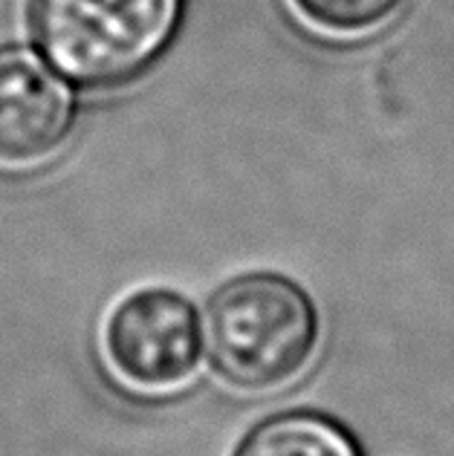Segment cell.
<instances>
[{
  "label": "cell",
  "mask_w": 454,
  "mask_h": 456,
  "mask_svg": "<svg viewBox=\"0 0 454 456\" xmlns=\"http://www.w3.org/2000/svg\"><path fill=\"white\" fill-rule=\"evenodd\" d=\"M206 346L214 370L237 390L267 393L313 362L318 315L313 301L281 274H244L211 297Z\"/></svg>",
  "instance_id": "obj_1"
},
{
  "label": "cell",
  "mask_w": 454,
  "mask_h": 456,
  "mask_svg": "<svg viewBox=\"0 0 454 456\" xmlns=\"http://www.w3.org/2000/svg\"><path fill=\"white\" fill-rule=\"evenodd\" d=\"M183 0H32L29 23L44 58L81 87L134 81L169 50Z\"/></svg>",
  "instance_id": "obj_2"
},
{
  "label": "cell",
  "mask_w": 454,
  "mask_h": 456,
  "mask_svg": "<svg viewBox=\"0 0 454 456\" xmlns=\"http://www.w3.org/2000/svg\"><path fill=\"white\" fill-rule=\"evenodd\" d=\"M102 346L107 367L125 387L165 395L197 376L206 335L197 309L183 295L139 289L107 315Z\"/></svg>",
  "instance_id": "obj_3"
},
{
  "label": "cell",
  "mask_w": 454,
  "mask_h": 456,
  "mask_svg": "<svg viewBox=\"0 0 454 456\" xmlns=\"http://www.w3.org/2000/svg\"><path fill=\"white\" fill-rule=\"evenodd\" d=\"M76 122L67 78L27 46H0V165H38Z\"/></svg>",
  "instance_id": "obj_4"
},
{
  "label": "cell",
  "mask_w": 454,
  "mask_h": 456,
  "mask_svg": "<svg viewBox=\"0 0 454 456\" xmlns=\"http://www.w3.org/2000/svg\"><path fill=\"white\" fill-rule=\"evenodd\" d=\"M235 456H359V451L330 419L286 413L255 428Z\"/></svg>",
  "instance_id": "obj_5"
},
{
  "label": "cell",
  "mask_w": 454,
  "mask_h": 456,
  "mask_svg": "<svg viewBox=\"0 0 454 456\" xmlns=\"http://www.w3.org/2000/svg\"><path fill=\"white\" fill-rule=\"evenodd\" d=\"M298 12L330 32H365L385 23L402 0H293Z\"/></svg>",
  "instance_id": "obj_6"
}]
</instances>
